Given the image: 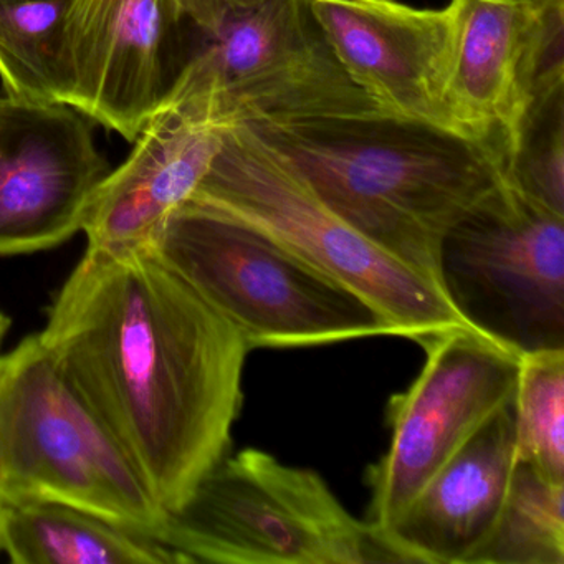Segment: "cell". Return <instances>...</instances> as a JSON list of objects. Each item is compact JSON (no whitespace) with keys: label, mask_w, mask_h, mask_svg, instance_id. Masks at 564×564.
I'll use <instances>...</instances> for the list:
<instances>
[{"label":"cell","mask_w":564,"mask_h":564,"mask_svg":"<svg viewBox=\"0 0 564 564\" xmlns=\"http://www.w3.org/2000/svg\"><path fill=\"white\" fill-rule=\"evenodd\" d=\"M37 335L166 513L230 454L250 348L151 247L87 249Z\"/></svg>","instance_id":"6da1fadb"},{"label":"cell","mask_w":564,"mask_h":564,"mask_svg":"<svg viewBox=\"0 0 564 564\" xmlns=\"http://www.w3.org/2000/svg\"><path fill=\"white\" fill-rule=\"evenodd\" d=\"M252 128L329 209L437 286L445 234L507 173L488 144L381 113Z\"/></svg>","instance_id":"7a4b0ae2"},{"label":"cell","mask_w":564,"mask_h":564,"mask_svg":"<svg viewBox=\"0 0 564 564\" xmlns=\"http://www.w3.org/2000/svg\"><path fill=\"white\" fill-rule=\"evenodd\" d=\"M150 247L250 351L395 335L361 295L259 227L196 197L167 217Z\"/></svg>","instance_id":"3957f363"},{"label":"cell","mask_w":564,"mask_h":564,"mask_svg":"<svg viewBox=\"0 0 564 564\" xmlns=\"http://www.w3.org/2000/svg\"><path fill=\"white\" fill-rule=\"evenodd\" d=\"M62 503L156 540L166 511L39 335L0 352V505Z\"/></svg>","instance_id":"277c9868"},{"label":"cell","mask_w":564,"mask_h":564,"mask_svg":"<svg viewBox=\"0 0 564 564\" xmlns=\"http://www.w3.org/2000/svg\"><path fill=\"white\" fill-rule=\"evenodd\" d=\"M156 541L180 564L399 563L316 471L257 448L217 462Z\"/></svg>","instance_id":"5b68a950"},{"label":"cell","mask_w":564,"mask_h":564,"mask_svg":"<svg viewBox=\"0 0 564 564\" xmlns=\"http://www.w3.org/2000/svg\"><path fill=\"white\" fill-rule=\"evenodd\" d=\"M259 227L381 312L412 341L467 326L438 286L329 209L300 171L252 127L227 128L194 196Z\"/></svg>","instance_id":"8992f818"},{"label":"cell","mask_w":564,"mask_h":564,"mask_svg":"<svg viewBox=\"0 0 564 564\" xmlns=\"http://www.w3.org/2000/svg\"><path fill=\"white\" fill-rule=\"evenodd\" d=\"M437 283L468 328L521 358L564 349V217L505 177L442 239Z\"/></svg>","instance_id":"52a82bcc"},{"label":"cell","mask_w":564,"mask_h":564,"mask_svg":"<svg viewBox=\"0 0 564 564\" xmlns=\"http://www.w3.org/2000/svg\"><path fill=\"white\" fill-rule=\"evenodd\" d=\"M181 8L193 52L206 55L237 123L381 113L343 70L305 0H181Z\"/></svg>","instance_id":"ba28073f"},{"label":"cell","mask_w":564,"mask_h":564,"mask_svg":"<svg viewBox=\"0 0 564 564\" xmlns=\"http://www.w3.org/2000/svg\"><path fill=\"white\" fill-rule=\"evenodd\" d=\"M425 365L388 405L391 442L368 470L366 523L384 533L435 471L514 398L521 356L468 326L419 343Z\"/></svg>","instance_id":"9c48e42d"},{"label":"cell","mask_w":564,"mask_h":564,"mask_svg":"<svg viewBox=\"0 0 564 564\" xmlns=\"http://www.w3.org/2000/svg\"><path fill=\"white\" fill-rule=\"evenodd\" d=\"M447 101L458 137L510 163L531 105L564 90V0H451Z\"/></svg>","instance_id":"30bf717a"},{"label":"cell","mask_w":564,"mask_h":564,"mask_svg":"<svg viewBox=\"0 0 564 564\" xmlns=\"http://www.w3.org/2000/svg\"><path fill=\"white\" fill-rule=\"evenodd\" d=\"M181 0H74L64 105L137 141L193 57Z\"/></svg>","instance_id":"8fae6325"},{"label":"cell","mask_w":564,"mask_h":564,"mask_svg":"<svg viewBox=\"0 0 564 564\" xmlns=\"http://www.w3.org/2000/svg\"><path fill=\"white\" fill-rule=\"evenodd\" d=\"M234 123L209 61L194 52L133 153L95 191L82 229L87 249L117 253L150 247L167 217L194 196Z\"/></svg>","instance_id":"7c38bea8"},{"label":"cell","mask_w":564,"mask_h":564,"mask_svg":"<svg viewBox=\"0 0 564 564\" xmlns=\"http://www.w3.org/2000/svg\"><path fill=\"white\" fill-rule=\"evenodd\" d=\"M110 173L90 124L67 105L4 97L0 108V256L62 246L84 229Z\"/></svg>","instance_id":"4fadbf2b"},{"label":"cell","mask_w":564,"mask_h":564,"mask_svg":"<svg viewBox=\"0 0 564 564\" xmlns=\"http://www.w3.org/2000/svg\"><path fill=\"white\" fill-rule=\"evenodd\" d=\"M336 61L386 117L455 133L448 111L451 8L305 0Z\"/></svg>","instance_id":"5bb4252c"},{"label":"cell","mask_w":564,"mask_h":564,"mask_svg":"<svg viewBox=\"0 0 564 564\" xmlns=\"http://www.w3.org/2000/svg\"><path fill=\"white\" fill-rule=\"evenodd\" d=\"M513 399L474 432L381 533L399 563L470 564L484 546L517 464Z\"/></svg>","instance_id":"9a60e30c"},{"label":"cell","mask_w":564,"mask_h":564,"mask_svg":"<svg viewBox=\"0 0 564 564\" xmlns=\"http://www.w3.org/2000/svg\"><path fill=\"white\" fill-rule=\"evenodd\" d=\"M0 551L18 564H180L160 541L62 503L4 507Z\"/></svg>","instance_id":"2e32d148"},{"label":"cell","mask_w":564,"mask_h":564,"mask_svg":"<svg viewBox=\"0 0 564 564\" xmlns=\"http://www.w3.org/2000/svg\"><path fill=\"white\" fill-rule=\"evenodd\" d=\"M74 0H0V78L8 98L64 105L65 25Z\"/></svg>","instance_id":"e0dca14e"},{"label":"cell","mask_w":564,"mask_h":564,"mask_svg":"<svg viewBox=\"0 0 564 564\" xmlns=\"http://www.w3.org/2000/svg\"><path fill=\"white\" fill-rule=\"evenodd\" d=\"M470 564H564V484L517 460L497 524Z\"/></svg>","instance_id":"ac0fdd59"},{"label":"cell","mask_w":564,"mask_h":564,"mask_svg":"<svg viewBox=\"0 0 564 564\" xmlns=\"http://www.w3.org/2000/svg\"><path fill=\"white\" fill-rule=\"evenodd\" d=\"M513 404L517 460L564 484V349L521 358Z\"/></svg>","instance_id":"d6986e66"},{"label":"cell","mask_w":564,"mask_h":564,"mask_svg":"<svg viewBox=\"0 0 564 564\" xmlns=\"http://www.w3.org/2000/svg\"><path fill=\"white\" fill-rule=\"evenodd\" d=\"M505 177L528 199L564 217V90L531 105Z\"/></svg>","instance_id":"ffe728a7"},{"label":"cell","mask_w":564,"mask_h":564,"mask_svg":"<svg viewBox=\"0 0 564 564\" xmlns=\"http://www.w3.org/2000/svg\"><path fill=\"white\" fill-rule=\"evenodd\" d=\"M11 328V318L4 312H0V333H8Z\"/></svg>","instance_id":"44dd1931"},{"label":"cell","mask_w":564,"mask_h":564,"mask_svg":"<svg viewBox=\"0 0 564 564\" xmlns=\"http://www.w3.org/2000/svg\"><path fill=\"white\" fill-rule=\"evenodd\" d=\"M8 333H0V348H2V343H4V338ZM2 513H4V507L0 505V531H2Z\"/></svg>","instance_id":"7402d4cb"},{"label":"cell","mask_w":564,"mask_h":564,"mask_svg":"<svg viewBox=\"0 0 564 564\" xmlns=\"http://www.w3.org/2000/svg\"><path fill=\"white\" fill-rule=\"evenodd\" d=\"M2 104H4V97H0V108H2Z\"/></svg>","instance_id":"603a6c76"},{"label":"cell","mask_w":564,"mask_h":564,"mask_svg":"<svg viewBox=\"0 0 564 564\" xmlns=\"http://www.w3.org/2000/svg\"><path fill=\"white\" fill-rule=\"evenodd\" d=\"M536 2H541V0H536Z\"/></svg>","instance_id":"cb8c5ba5"}]
</instances>
